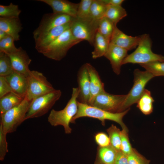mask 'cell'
Returning <instances> with one entry per match:
<instances>
[{
	"label": "cell",
	"instance_id": "6da1fadb",
	"mask_svg": "<svg viewBox=\"0 0 164 164\" xmlns=\"http://www.w3.org/2000/svg\"><path fill=\"white\" fill-rule=\"evenodd\" d=\"M79 92L78 87L73 88L71 97L65 108L60 111L52 110L47 118L48 122L52 126H62L65 134H70L72 130L70 124L78 111Z\"/></svg>",
	"mask_w": 164,
	"mask_h": 164
},
{
	"label": "cell",
	"instance_id": "7a4b0ae2",
	"mask_svg": "<svg viewBox=\"0 0 164 164\" xmlns=\"http://www.w3.org/2000/svg\"><path fill=\"white\" fill-rule=\"evenodd\" d=\"M78 111L76 115L73 118L71 123H74L75 120L81 117H87L97 119L101 124L105 125V121L109 120L118 124L122 129L128 132L126 126L123 121V118L129 111V108L125 111L118 113L108 112L97 107L88 104L80 103L77 101Z\"/></svg>",
	"mask_w": 164,
	"mask_h": 164
},
{
	"label": "cell",
	"instance_id": "3957f363",
	"mask_svg": "<svg viewBox=\"0 0 164 164\" xmlns=\"http://www.w3.org/2000/svg\"><path fill=\"white\" fill-rule=\"evenodd\" d=\"M152 41L149 35L144 34L139 36L138 47L123 60L122 65L128 63L146 64L155 61L164 62V56L154 53L152 50Z\"/></svg>",
	"mask_w": 164,
	"mask_h": 164
},
{
	"label": "cell",
	"instance_id": "277c9868",
	"mask_svg": "<svg viewBox=\"0 0 164 164\" xmlns=\"http://www.w3.org/2000/svg\"><path fill=\"white\" fill-rule=\"evenodd\" d=\"M82 41L74 37L70 28L39 53L48 58L60 61L65 56L70 48Z\"/></svg>",
	"mask_w": 164,
	"mask_h": 164
},
{
	"label": "cell",
	"instance_id": "5b68a950",
	"mask_svg": "<svg viewBox=\"0 0 164 164\" xmlns=\"http://www.w3.org/2000/svg\"><path fill=\"white\" fill-rule=\"evenodd\" d=\"M26 97L19 105L0 115V125L6 134L15 131L24 121L30 102Z\"/></svg>",
	"mask_w": 164,
	"mask_h": 164
},
{
	"label": "cell",
	"instance_id": "8992f818",
	"mask_svg": "<svg viewBox=\"0 0 164 164\" xmlns=\"http://www.w3.org/2000/svg\"><path fill=\"white\" fill-rule=\"evenodd\" d=\"M61 95L60 90L56 89L33 99L26 113V120L38 118L46 114L60 98Z\"/></svg>",
	"mask_w": 164,
	"mask_h": 164
},
{
	"label": "cell",
	"instance_id": "52a82bcc",
	"mask_svg": "<svg viewBox=\"0 0 164 164\" xmlns=\"http://www.w3.org/2000/svg\"><path fill=\"white\" fill-rule=\"evenodd\" d=\"M99 20L91 18L76 17L72 22L70 28L72 33L76 39L82 41H87L93 46L96 34L98 31Z\"/></svg>",
	"mask_w": 164,
	"mask_h": 164
},
{
	"label": "cell",
	"instance_id": "ba28073f",
	"mask_svg": "<svg viewBox=\"0 0 164 164\" xmlns=\"http://www.w3.org/2000/svg\"><path fill=\"white\" fill-rule=\"evenodd\" d=\"M27 77L28 87L25 97L30 101L56 90L46 78L40 72L30 70Z\"/></svg>",
	"mask_w": 164,
	"mask_h": 164
},
{
	"label": "cell",
	"instance_id": "9c48e42d",
	"mask_svg": "<svg viewBox=\"0 0 164 164\" xmlns=\"http://www.w3.org/2000/svg\"><path fill=\"white\" fill-rule=\"evenodd\" d=\"M134 75L133 85L128 94H126L123 107V111L137 103L143 94L147 83L155 77L152 74L147 70L142 71L139 69L134 70Z\"/></svg>",
	"mask_w": 164,
	"mask_h": 164
},
{
	"label": "cell",
	"instance_id": "30bf717a",
	"mask_svg": "<svg viewBox=\"0 0 164 164\" xmlns=\"http://www.w3.org/2000/svg\"><path fill=\"white\" fill-rule=\"evenodd\" d=\"M66 14L60 13H49L44 15L38 27L33 32L36 41L53 28L72 22L75 19Z\"/></svg>",
	"mask_w": 164,
	"mask_h": 164
},
{
	"label": "cell",
	"instance_id": "8fae6325",
	"mask_svg": "<svg viewBox=\"0 0 164 164\" xmlns=\"http://www.w3.org/2000/svg\"><path fill=\"white\" fill-rule=\"evenodd\" d=\"M126 94L115 95L105 91L98 94L91 106L113 113L123 112L122 108Z\"/></svg>",
	"mask_w": 164,
	"mask_h": 164
},
{
	"label": "cell",
	"instance_id": "7c38bea8",
	"mask_svg": "<svg viewBox=\"0 0 164 164\" xmlns=\"http://www.w3.org/2000/svg\"><path fill=\"white\" fill-rule=\"evenodd\" d=\"M77 76L79 91L77 101L88 104L90 98V78L86 63L80 68Z\"/></svg>",
	"mask_w": 164,
	"mask_h": 164
},
{
	"label": "cell",
	"instance_id": "4fadbf2b",
	"mask_svg": "<svg viewBox=\"0 0 164 164\" xmlns=\"http://www.w3.org/2000/svg\"><path fill=\"white\" fill-rule=\"evenodd\" d=\"M139 36H132L125 34L115 26L110 43L128 51L138 46Z\"/></svg>",
	"mask_w": 164,
	"mask_h": 164
},
{
	"label": "cell",
	"instance_id": "5bb4252c",
	"mask_svg": "<svg viewBox=\"0 0 164 164\" xmlns=\"http://www.w3.org/2000/svg\"><path fill=\"white\" fill-rule=\"evenodd\" d=\"M8 55L10 59L14 70L27 76L30 71L29 66L32 60L26 51L19 47L16 51Z\"/></svg>",
	"mask_w": 164,
	"mask_h": 164
},
{
	"label": "cell",
	"instance_id": "9a60e30c",
	"mask_svg": "<svg viewBox=\"0 0 164 164\" xmlns=\"http://www.w3.org/2000/svg\"><path fill=\"white\" fill-rule=\"evenodd\" d=\"M128 51L124 49L110 43L104 56L110 61L114 72L119 75L123 60L128 55Z\"/></svg>",
	"mask_w": 164,
	"mask_h": 164
},
{
	"label": "cell",
	"instance_id": "2e32d148",
	"mask_svg": "<svg viewBox=\"0 0 164 164\" xmlns=\"http://www.w3.org/2000/svg\"><path fill=\"white\" fill-rule=\"evenodd\" d=\"M48 5L53 13H60L77 17L79 3H72L66 0H37Z\"/></svg>",
	"mask_w": 164,
	"mask_h": 164
},
{
	"label": "cell",
	"instance_id": "e0dca14e",
	"mask_svg": "<svg viewBox=\"0 0 164 164\" xmlns=\"http://www.w3.org/2000/svg\"><path fill=\"white\" fill-rule=\"evenodd\" d=\"M5 77L12 91L21 97L25 98L28 87L27 76L14 71L10 74Z\"/></svg>",
	"mask_w": 164,
	"mask_h": 164
},
{
	"label": "cell",
	"instance_id": "ac0fdd59",
	"mask_svg": "<svg viewBox=\"0 0 164 164\" xmlns=\"http://www.w3.org/2000/svg\"><path fill=\"white\" fill-rule=\"evenodd\" d=\"M86 64L90 78V98L88 104L91 105L95 97L105 91L104 83L95 68L89 63Z\"/></svg>",
	"mask_w": 164,
	"mask_h": 164
},
{
	"label": "cell",
	"instance_id": "d6986e66",
	"mask_svg": "<svg viewBox=\"0 0 164 164\" xmlns=\"http://www.w3.org/2000/svg\"><path fill=\"white\" fill-rule=\"evenodd\" d=\"M72 22L55 27L48 32L41 38L35 42V48L39 53L56 39L71 27Z\"/></svg>",
	"mask_w": 164,
	"mask_h": 164
},
{
	"label": "cell",
	"instance_id": "ffe728a7",
	"mask_svg": "<svg viewBox=\"0 0 164 164\" xmlns=\"http://www.w3.org/2000/svg\"><path fill=\"white\" fill-rule=\"evenodd\" d=\"M22 29L19 17H0V29L12 37L15 41L19 40V33Z\"/></svg>",
	"mask_w": 164,
	"mask_h": 164
},
{
	"label": "cell",
	"instance_id": "44dd1931",
	"mask_svg": "<svg viewBox=\"0 0 164 164\" xmlns=\"http://www.w3.org/2000/svg\"><path fill=\"white\" fill-rule=\"evenodd\" d=\"M118 151L111 145L98 146L94 164H114Z\"/></svg>",
	"mask_w": 164,
	"mask_h": 164
},
{
	"label": "cell",
	"instance_id": "7402d4cb",
	"mask_svg": "<svg viewBox=\"0 0 164 164\" xmlns=\"http://www.w3.org/2000/svg\"><path fill=\"white\" fill-rule=\"evenodd\" d=\"M24 98L12 92L0 98V115L19 104Z\"/></svg>",
	"mask_w": 164,
	"mask_h": 164
},
{
	"label": "cell",
	"instance_id": "603a6c76",
	"mask_svg": "<svg viewBox=\"0 0 164 164\" xmlns=\"http://www.w3.org/2000/svg\"><path fill=\"white\" fill-rule=\"evenodd\" d=\"M110 43V42L97 31L94 41L93 45L94 48L91 53L92 58L96 59L104 56L108 50Z\"/></svg>",
	"mask_w": 164,
	"mask_h": 164
},
{
	"label": "cell",
	"instance_id": "cb8c5ba5",
	"mask_svg": "<svg viewBox=\"0 0 164 164\" xmlns=\"http://www.w3.org/2000/svg\"><path fill=\"white\" fill-rule=\"evenodd\" d=\"M154 100L149 90L145 89L137 102V107L145 115H149L153 111Z\"/></svg>",
	"mask_w": 164,
	"mask_h": 164
},
{
	"label": "cell",
	"instance_id": "d4e9b609",
	"mask_svg": "<svg viewBox=\"0 0 164 164\" xmlns=\"http://www.w3.org/2000/svg\"><path fill=\"white\" fill-rule=\"evenodd\" d=\"M127 15L126 11L121 6L108 5L104 17L117 25L118 22Z\"/></svg>",
	"mask_w": 164,
	"mask_h": 164
},
{
	"label": "cell",
	"instance_id": "484cf974",
	"mask_svg": "<svg viewBox=\"0 0 164 164\" xmlns=\"http://www.w3.org/2000/svg\"><path fill=\"white\" fill-rule=\"evenodd\" d=\"M115 26L109 19L104 17L99 21L98 31L110 43Z\"/></svg>",
	"mask_w": 164,
	"mask_h": 164
},
{
	"label": "cell",
	"instance_id": "4316f807",
	"mask_svg": "<svg viewBox=\"0 0 164 164\" xmlns=\"http://www.w3.org/2000/svg\"><path fill=\"white\" fill-rule=\"evenodd\" d=\"M107 5L103 0H93L90 11V18L99 20L104 16Z\"/></svg>",
	"mask_w": 164,
	"mask_h": 164
},
{
	"label": "cell",
	"instance_id": "83f0119b",
	"mask_svg": "<svg viewBox=\"0 0 164 164\" xmlns=\"http://www.w3.org/2000/svg\"><path fill=\"white\" fill-rule=\"evenodd\" d=\"M106 130L110 139L111 145L117 151H121V131L113 125H112Z\"/></svg>",
	"mask_w": 164,
	"mask_h": 164
},
{
	"label": "cell",
	"instance_id": "f1b7e54d",
	"mask_svg": "<svg viewBox=\"0 0 164 164\" xmlns=\"http://www.w3.org/2000/svg\"><path fill=\"white\" fill-rule=\"evenodd\" d=\"M14 71L9 56L4 53L0 52V76L6 77Z\"/></svg>",
	"mask_w": 164,
	"mask_h": 164
},
{
	"label": "cell",
	"instance_id": "f546056e",
	"mask_svg": "<svg viewBox=\"0 0 164 164\" xmlns=\"http://www.w3.org/2000/svg\"><path fill=\"white\" fill-rule=\"evenodd\" d=\"M21 12L18 5L12 3L8 5H0V17L19 18Z\"/></svg>",
	"mask_w": 164,
	"mask_h": 164
},
{
	"label": "cell",
	"instance_id": "4dcf8cb0",
	"mask_svg": "<svg viewBox=\"0 0 164 164\" xmlns=\"http://www.w3.org/2000/svg\"><path fill=\"white\" fill-rule=\"evenodd\" d=\"M140 65L152 74L155 77L164 76V62L155 61Z\"/></svg>",
	"mask_w": 164,
	"mask_h": 164
},
{
	"label": "cell",
	"instance_id": "1f68e13d",
	"mask_svg": "<svg viewBox=\"0 0 164 164\" xmlns=\"http://www.w3.org/2000/svg\"><path fill=\"white\" fill-rule=\"evenodd\" d=\"M14 41L13 38L9 35L0 40V52L9 54L17 51L18 48L15 46Z\"/></svg>",
	"mask_w": 164,
	"mask_h": 164
},
{
	"label": "cell",
	"instance_id": "d6a6232c",
	"mask_svg": "<svg viewBox=\"0 0 164 164\" xmlns=\"http://www.w3.org/2000/svg\"><path fill=\"white\" fill-rule=\"evenodd\" d=\"M93 0H82L79 3L77 17L90 18V11Z\"/></svg>",
	"mask_w": 164,
	"mask_h": 164
},
{
	"label": "cell",
	"instance_id": "836d02e7",
	"mask_svg": "<svg viewBox=\"0 0 164 164\" xmlns=\"http://www.w3.org/2000/svg\"><path fill=\"white\" fill-rule=\"evenodd\" d=\"M128 132L126 130L123 129L121 132L120 150L127 155L131 153L134 149L130 143Z\"/></svg>",
	"mask_w": 164,
	"mask_h": 164
},
{
	"label": "cell",
	"instance_id": "e575fe53",
	"mask_svg": "<svg viewBox=\"0 0 164 164\" xmlns=\"http://www.w3.org/2000/svg\"><path fill=\"white\" fill-rule=\"evenodd\" d=\"M129 164H149L150 161L139 153L135 149L127 155Z\"/></svg>",
	"mask_w": 164,
	"mask_h": 164
},
{
	"label": "cell",
	"instance_id": "d590c367",
	"mask_svg": "<svg viewBox=\"0 0 164 164\" xmlns=\"http://www.w3.org/2000/svg\"><path fill=\"white\" fill-rule=\"evenodd\" d=\"M0 125V160L3 161L7 153L8 152V143L6 140V135Z\"/></svg>",
	"mask_w": 164,
	"mask_h": 164
},
{
	"label": "cell",
	"instance_id": "8d00e7d4",
	"mask_svg": "<svg viewBox=\"0 0 164 164\" xmlns=\"http://www.w3.org/2000/svg\"><path fill=\"white\" fill-rule=\"evenodd\" d=\"M94 140L99 147H106L111 145L108 136L103 132H99L96 133L94 136Z\"/></svg>",
	"mask_w": 164,
	"mask_h": 164
},
{
	"label": "cell",
	"instance_id": "74e56055",
	"mask_svg": "<svg viewBox=\"0 0 164 164\" xmlns=\"http://www.w3.org/2000/svg\"><path fill=\"white\" fill-rule=\"evenodd\" d=\"M12 92V90L5 77L0 76V98Z\"/></svg>",
	"mask_w": 164,
	"mask_h": 164
},
{
	"label": "cell",
	"instance_id": "f35d334b",
	"mask_svg": "<svg viewBox=\"0 0 164 164\" xmlns=\"http://www.w3.org/2000/svg\"><path fill=\"white\" fill-rule=\"evenodd\" d=\"M114 164H129L127 155L121 151H118Z\"/></svg>",
	"mask_w": 164,
	"mask_h": 164
},
{
	"label": "cell",
	"instance_id": "ab89813d",
	"mask_svg": "<svg viewBox=\"0 0 164 164\" xmlns=\"http://www.w3.org/2000/svg\"><path fill=\"white\" fill-rule=\"evenodd\" d=\"M103 2L107 5L114 6H121L123 0H103Z\"/></svg>",
	"mask_w": 164,
	"mask_h": 164
},
{
	"label": "cell",
	"instance_id": "60d3db41",
	"mask_svg": "<svg viewBox=\"0 0 164 164\" xmlns=\"http://www.w3.org/2000/svg\"><path fill=\"white\" fill-rule=\"evenodd\" d=\"M9 35L4 31L0 29V40L5 38Z\"/></svg>",
	"mask_w": 164,
	"mask_h": 164
}]
</instances>
